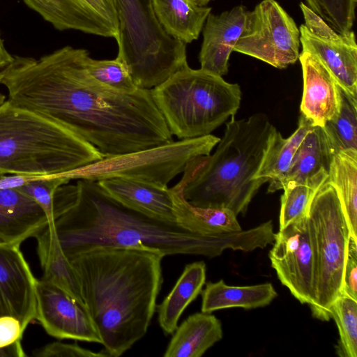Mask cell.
<instances>
[{"label": "cell", "instance_id": "obj_13", "mask_svg": "<svg viewBox=\"0 0 357 357\" xmlns=\"http://www.w3.org/2000/svg\"><path fill=\"white\" fill-rule=\"evenodd\" d=\"M56 29H73L116 39L115 0H23Z\"/></svg>", "mask_w": 357, "mask_h": 357}, {"label": "cell", "instance_id": "obj_25", "mask_svg": "<svg viewBox=\"0 0 357 357\" xmlns=\"http://www.w3.org/2000/svg\"><path fill=\"white\" fill-rule=\"evenodd\" d=\"M185 181L181 178L169 188L177 215L192 231L202 234H218L242 230L236 215L231 211L220 208H202L190 205L183 197Z\"/></svg>", "mask_w": 357, "mask_h": 357}, {"label": "cell", "instance_id": "obj_5", "mask_svg": "<svg viewBox=\"0 0 357 357\" xmlns=\"http://www.w3.org/2000/svg\"><path fill=\"white\" fill-rule=\"evenodd\" d=\"M102 158L93 146L68 129L8 100L0 105V173L59 175Z\"/></svg>", "mask_w": 357, "mask_h": 357}, {"label": "cell", "instance_id": "obj_10", "mask_svg": "<svg viewBox=\"0 0 357 357\" xmlns=\"http://www.w3.org/2000/svg\"><path fill=\"white\" fill-rule=\"evenodd\" d=\"M300 46L299 28L294 19L275 0H262L248 10L234 51L284 69L298 60Z\"/></svg>", "mask_w": 357, "mask_h": 357}, {"label": "cell", "instance_id": "obj_6", "mask_svg": "<svg viewBox=\"0 0 357 357\" xmlns=\"http://www.w3.org/2000/svg\"><path fill=\"white\" fill-rule=\"evenodd\" d=\"M172 135L180 139L210 135L241 105L238 84L187 66L151 89Z\"/></svg>", "mask_w": 357, "mask_h": 357}, {"label": "cell", "instance_id": "obj_19", "mask_svg": "<svg viewBox=\"0 0 357 357\" xmlns=\"http://www.w3.org/2000/svg\"><path fill=\"white\" fill-rule=\"evenodd\" d=\"M335 153L322 127L312 126L298 146L287 172L269 181L268 192L292 183L321 185L327 179Z\"/></svg>", "mask_w": 357, "mask_h": 357}, {"label": "cell", "instance_id": "obj_37", "mask_svg": "<svg viewBox=\"0 0 357 357\" xmlns=\"http://www.w3.org/2000/svg\"><path fill=\"white\" fill-rule=\"evenodd\" d=\"M342 293L357 300V241L350 238Z\"/></svg>", "mask_w": 357, "mask_h": 357}, {"label": "cell", "instance_id": "obj_36", "mask_svg": "<svg viewBox=\"0 0 357 357\" xmlns=\"http://www.w3.org/2000/svg\"><path fill=\"white\" fill-rule=\"evenodd\" d=\"M26 328L17 318L10 315L0 317V349L20 347Z\"/></svg>", "mask_w": 357, "mask_h": 357}, {"label": "cell", "instance_id": "obj_38", "mask_svg": "<svg viewBox=\"0 0 357 357\" xmlns=\"http://www.w3.org/2000/svg\"><path fill=\"white\" fill-rule=\"evenodd\" d=\"M13 59L14 56L7 51L0 36V79L2 72L12 63Z\"/></svg>", "mask_w": 357, "mask_h": 357}, {"label": "cell", "instance_id": "obj_34", "mask_svg": "<svg viewBox=\"0 0 357 357\" xmlns=\"http://www.w3.org/2000/svg\"><path fill=\"white\" fill-rule=\"evenodd\" d=\"M71 179L63 175L29 176L27 181L17 189L33 199L46 213L49 224L55 220L54 195L56 189L68 184Z\"/></svg>", "mask_w": 357, "mask_h": 357}, {"label": "cell", "instance_id": "obj_24", "mask_svg": "<svg viewBox=\"0 0 357 357\" xmlns=\"http://www.w3.org/2000/svg\"><path fill=\"white\" fill-rule=\"evenodd\" d=\"M206 273L203 261L186 265L172 291L158 306L159 325L165 335L175 331L185 309L201 293Z\"/></svg>", "mask_w": 357, "mask_h": 357}, {"label": "cell", "instance_id": "obj_35", "mask_svg": "<svg viewBox=\"0 0 357 357\" xmlns=\"http://www.w3.org/2000/svg\"><path fill=\"white\" fill-rule=\"evenodd\" d=\"M38 357H107L109 356L104 351L94 352L82 348L77 344H66L54 342L39 348L33 352Z\"/></svg>", "mask_w": 357, "mask_h": 357}, {"label": "cell", "instance_id": "obj_31", "mask_svg": "<svg viewBox=\"0 0 357 357\" xmlns=\"http://www.w3.org/2000/svg\"><path fill=\"white\" fill-rule=\"evenodd\" d=\"M85 66L96 80L112 89L131 93L139 89L135 84L126 64L118 57L98 60L89 54L85 59Z\"/></svg>", "mask_w": 357, "mask_h": 357}, {"label": "cell", "instance_id": "obj_32", "mask_svg": "<svg viewBox=\"0 0 357 357\" xmlns=\"http://www.w3.org/2000/svg\"><path fill=\"white\" fill-rule=\"evenodd\" d=\"M320 186L292 183L283 188L280 212V229L307 216L311 202Z\"/></svg>", "mask_w": 357, "mask_h": 357}, {"label": "cell", "instance_id": "obj_1", "mask_svg": "<svg viewBox=\"0 0 357 357\" xmlns=\"http://www.w3.org/2000/svg\"><path fill=\"white\" fill-rule=\"evenodd\" d=\"M87 50L66 46L36 60L14 56L0 83L8 100L71 131L103 158L173 142L151 89H112L88 72Z\"/></svg>", "mask_w": 357, "mask_h": 357}, {"label": "cell", "instance_id": "obj_27", "mask_svg": "<svg viewBox=\"0 0 357 357\" xmlns=\"http://www.w3.org/2000/svg\"><path fill=\"white\" fill-rule=\"evenodd\" d=\"M326 182L335 189L351 237L357 241V149H346L333 156Z\"/></svg>", "mask_w": 357, "mask_h": 357}, {"label": "cell", "instance_id": "obj_23", "mask_svg": "<svg viewBox=\"0 0 357 357\" xmlns=\"http://www.w3.org/2000/svg\"><path fill=\"white\" fill-rule=\"evenodd\" d=\"M200 294L202 298L201 311L206 313L226 308L254 309L264 307L277 296L271 283L231 286L222 280L207 282Z\"/></svg>", "mask_w": 357, "mask_h": 357}, {"label": "cell", "instance_id": "obj_16", "mask_svg": "<svg viewBox=\"0 0 357 357\" xmlns=\"http://www.w3.org/2000/svg\"><path fill=\"white\" fill-rule=\"evenodd\" d=\"M247 13L244 6L238 5L220 15L209 13L199 54L201 69L221 77L227 74L229 57L243 31Z\"/></svg>", "mask_w": 357, "mask_h": 357}, {"label": "cell", "instance_id": "obj_29", "mask_svg": "<svg viewBox=\"0 0 357 357\" xmlns=\"http://www.w3.org/2000/svg\"><path fill=\"white\" fill-rule=\"evenodd\" d=\"M337 114L322 127L335 153L357 149V98L340 87Z\"/></svg>", "mask_w": 357, "mask_h": 357}, {"label": "cell", "instance_id": "obj_8", "mask_svg": "<svg viewBox=\"0 0 357 357\" xmlns=\"http://www.w3.org/2000/svg\"><path fill=\"white\" fill-rule=\"evenodd\" d=\"M315 253L314 298L312 316L331 319L330 308L342 293L351 238L342 203L334 187L325 181L315 193L307 214Z\"/></svg>", "mask_w": 357, "mask_h": 357}, {"label": "cell", "instance_id": "obj_12", "mask_svg": "<svg viewBox=\"0 0 357 357\" xmlns=\"http://www.w3.org/2000/svg\"><path fill=\"white\" fill-rule=\"evenodd\" d=\"M36 299V320L50 335L102 344L85 305L65 291L46 280H37Z\"/></svg>", "mask_w": 357, "mask_h": 357}, {"label": "cell", "instance_id": "obj_17", "mask_svg": "<svg viewBox=\"0 0 357 357\" xmlns=\"http://www.w3.org/2000/svg\"><path fill=\"white\" fill-rule=\"evenodd\" d=\"M299 31L302 51L317 56L339 86L357 98V44L354 31L321 38L303 24L299 26Z\"/></svg>", "mask_w": 357, "mask_h": 357}, {"label": "cell", "instance_id": "obj_4", "mask_svg": "<svg viewBox=\"0 0 357 357\" xmlns=\"http://www.w3.org/2000/svg\"><path fill=\"white\" fill-rule=\"evenodd\" d=\"M276 130L264 113L238 120L231 116L215 152L188 163L183 172L184 199L194 206L244 214L266 183L255 176Z\"/></svg>", "mask_w": 357, "mask_h": 357}, {"label": "cell", "instance_id": "obj_26", "mask_svg": "<svg viewBox=\"0 0 357 357\" xmlns=\"http://www.w3.org/2000/svg\"><path fill=\"white\" fill-rule=\"evenodd\" d=\"M34 237L37 239V251L43 271L41 279L59 287L84 304L75 271L48 226L44 227Z\"/></svg>", "mask_w": 357, "mask_h": 357}, {"label": "cell", "instance_id": "obj_41", "mask_svg": "<svg viewBox=\"0 0 357 357\" xmlns=\"http://www.w3.org/2000/svg\"><path fill=\"white\" fill-rule=\"evenodd\" d=\"M6 100V97L4 95L0 93V105L4 102Z\"/></svg>", "mask_w": 357, "mask_h": 357}, {"label": "cell", "instance_id": "obj_33", "mask_svg": "<svg viewBox=\"0 0 357 357\" xmlns=\"http://www.w3.org/2000/svg\"><path fill=\"white\" fill-rule=\"evenodd\" d=\"M307 6L337 32L352 30L357 0H305Z\"/></svg>", "mask_w": 357, "mask_h": 357}, {"label": "cell", "instance_id": "obj_7", "mask_svg": "<svg viewBox=\"0 0 357 357\" xmlns=\"http://www.w3.org/2000/svg\"><path fill=\"white\" fill-rule=\"evenodd\" d=\"M119 19L117 56L139 89H151L188 66L186 44L160 26L151 0H115Z\"/></svg>", "mask_w": 357, "mask_h": 357}, {"label": "cell", "instance_id": "obj_2", "mask_svg": "<svg viewBox=\"0 0 357 357\" xmlns=\"http://www.w3.org/2000/svg\"><path fill=\"white\" fill-rule=\"evenodd\" d=\"M74 203L47 225L67 259L98 246L135 248L174 255L215 257L226 249L242 250L241 231L218 234L194 232L179 221L154 217L129 207L98 181L78 179Z\"/></svg>", "mask_w": 357, "mask_h": 357}, {"label": "cell", "instance_id": "obj_14", "mask_svg": "<svg viewBox=\"0 0 357 357\" xmlns=\"http://www.w3.org/2000/svg\"><path fill=\"white\" fill-rule=\"evenodd\" d=\"M36 281L20 246L0 245V317L13 316L24 328L36 320Z\"/></svg>", "mask_w": 357, "mask_h": 357}, {"label": "cell", "instance_id": "obj_20", "mask_svg": "<svg viewBox=\"0 0 357 357\" xmlns=\"http://www.w3.org/2000/svg\"><path fill=\"white\" fill-rule=\"evenodd\" d=\"M111 196L135 210L177 221L170 189L132 178L114 177L98 181Z\"/></svg>", "mask_w": 357, "mask_h": 357}, {"label": "cell", "instance_id": "obj_21", "mask_svg": "<svg viewBox=\"0 0 357 357\" xmlns=\"http://www.w3.org/2000/svg\"><path fill=\"white\" fill-rule=\"evenodd\" d=\"M223 335L222 324L211 313L197 312L177 326L164 357H200Z\"/></svg>", "mask_w": 357, "mask_h": 357}, {"label": "cell", "instance_id": "obj_30", "mask_svg": "<svg viewBox=\"0 0 357 357\" xmlns=\"http://www.w3.org/2000/svg\"><path fill=\"white\" fill-rule=\"evenodd\" d=\"M330 316L335 320L339 332L337 354L340 357H356L357 300L341 293L331 306Z\"/></svg>", "mask_w": 357, "mask_h": 357}, {"label": "cell", "instance_id": "obj_28", "mask_svg": "<svg viewBox=\"0 0 357 357\" xmlns=\"http://www.w3.org/2000/svg\"><path fill=\"white\" fill-rule=\"evenodd\" d=\"M312 122L301 114L297 129L287 138L277 130L273 133L255 179L275 180L289 169L293 158L310 128Z\"/></svg>", "mask_w": 357, "mask_h": 357}, {"label": "cell", "instance_id": "obj_22", "mask_svg": "<svg viewBox=\"0 0 357 357\" xmlns=\"http://www.w3.org/2000/svg\"><path fill=\"white\" fill-rule=\"evenodd\" d=\"M160 26L172 38L190 43L203 29L211 8L191 0H151Z\"/></svg>", "mask_w": 357, "mask_h": 357}, {"label": "cell", "instance_id": "obj_11", "mask_svg": "<svg viewBox=\"0 0 357 357\" xmlns=\"http://www.w3.org/2000/svg\"><path fill=\"white\" fill-rule=\"evenodd\" d=\"M273 242L268 256L278 279L301 303L311 305L314 298L316 263L307 216L279 229Z\"/></svg>", "mask_w": 357, "mask_h": 357}, {"label": "cell", "instance_id": "obj_39", "mask_svg": "<svg viewBox=\"0 0 357 357\" xmlns=\"http://www.w3.org/2000/svg\"><path fill=\"white\" fill-rule=\"evenodd\" d=\"M199 6H206L212 0H191Z\"/></svg>", "mask_w": 357, "mask_h": 357}, {"label": "cell", "instance_id": "obj_40", "mask_svg": "<svg viewBox=\"0 0 357 357\" xmlns=\"http://www.w3.org/2000/svg\"><path fill=\"white\" fill-rule=\"evenodd\" d=\"M9 351L7 349H0V357H9Z\"/></svg>", "mask_w": 357, "mask_h": 357}, {"label": "cell", "instance_id": "obj_9", "mask_svg": "<svg viewBox=\"0 0 357 357\" xmlns=\"http://www.w3.org/2000/svg\"><path fill=\"white\" fill-rule=\"evenodd\" d=\"M220 139L210 134L173 141L126 154L103 158L63 175L70 179L96 181L121 177L167 187L171 180L184 172L192 159L210 154Z\"/></svg>", "mask_w": 357, "mask_h": 357}, {"label": "cell", "instance_id": "obj_3", "mask_svg": "<svg viewBox=\"0 0 357 357\" xmlns=\"http://www.w3.org/2000/svg\"><path fill=\"white\" fill-rule=\"evenodd\" d=\"M160 253L98 246L68 259L82 301L109 357H119L148 331L162 284Z\"/></svg>", "mask_w": 357, "mask_h": 357}, {"label": "cell", "instance_id": "obj_18", "mask_svg": "<svg viewBox=\"0 0 357 357\" xmlns=\"http://www.w3.org/2000/svg\"><path fill=\"white\" fill-rule=\"evenodd\" d=\"M298 60L303 79L301 114L314 126L323 127L338 112L340 86L331 72L314 54L302 51Z\"/></svg>", "mask_w": 357, "mask_h": 357}, {"label": "cell", "instance_id": "obj_15", "mask_svg": "<svg viewBox=\"0 0 357 357\" xmlns=\"http://www.w3.org/2000/svg\"><path fill=\"white\" fill-rule=\"evenodd\" d=\"M16 183L15 175L0 173V245L20 246L49 223L43 208L14 188Z\"/></svg>", "mask_w": 357, "mask_h": 357}]
</instances>
